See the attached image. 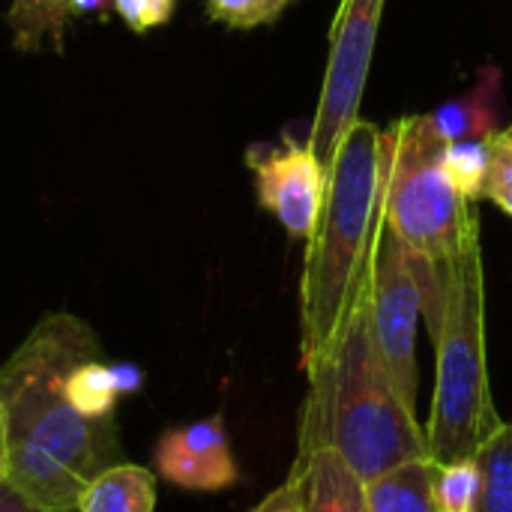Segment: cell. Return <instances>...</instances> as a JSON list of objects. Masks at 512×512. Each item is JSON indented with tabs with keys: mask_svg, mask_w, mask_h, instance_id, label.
Here are the masks:
<instances>
[{
	"mask_svg": "<svg viewBox=\"0 0 512 512\" xmlns=\"http://www.w3.org/2000/svg\"><path fill=\"white\" fill-rule=\"evenodd\" d=\"M99 357L81 318L51 312L0 366L6 483L42 510L75 512L84 486L123 462L114 417L78 402V372Z\"/></svg>",
	"mask_w": 512,
	"mask_h": 512,
	"instance_id": "1",
	"label": "cell"
},
{
	"mask_svg": "<svg viewBox=\"0 0 512 512\" xmlns=\"http://www.w3.org/2000/svg\"><path fill=\"white\" fill-rule=\"evenodd\" d=\"M306 378L297 453L327 447L363 483L402 462L432 459L417 408L405 402L375 348L366 303Z\"/></svg>",
	"mask_w": 512,
	"mask_h": 512,
	"instance_id": "3",
	"label": "cell"
},
{
	"mask_svg": "<svg viewBox=\"0 0 512 512\" xmlns=\"http://www.w3.org/2000/svg\"><path fill=\"white\" fill-rule=\"evenodd\" d=\"M291 474L300 483L306 512H369L366 483L327 447L297 453Z\"/></svg>",
	"mask_w": 512,
	"mask_h": 512,
	"instance_id": "10",
	"label": "cell"
},
{
	"mask_svg": "<svg viewBox=\"0 0 512 512\" xmlns=\"http://www.w3.org/2000/svg\"><path fill=\"white\" fill-rule=\"evenodd\" d=\"M444 138L429 114H408L381 132V222L420 264L423 312L438 321L447 264L453 261L477 201H465L444 174Z\"/></svg>",
	"mask_w": 512,
	"mask_h": 512,
	"instance_id": "5",
	"label": "cell"
},
{
	"mask_svg": "<svg viewBox=\"0 0 512 512\" xmlns=\"http://www.w3.org/2000/svg\"><path fill=\"white\" fill-rule=\"evenodd\" d=\"M504 135H507V141H510V144H512V123H510V126H507V129H504Z\"/></svg>",
	"mask_w": 512,
	"mask_h": 512,
	"instance_id": "25",
	"label": "cell"
},
{
	"mask_svg": "<svg viewBox=\"0 0 512 512\" xmlns=\"http://www.w3.org/2000/svg\"><path fill=\"white\" fill-rule=\"evenodd\" d=\"M435 462H402L366 483L369 512H438L435 510Z\"/></svg>",
	"mask_w": 512,
	"mask_h": 512,
	"instance_id": "11",
	"label": "cell"
},
{
	"mask_svg": "<svg viewBox=\"0 0 512 512\" xmlns=\"http://www.w3.org/2000/svg\"><path fill=\"white\" fill-rule=\"evenodd\" d=\"M252 512H306L303 510V495H300L297 477L288 474V480L276 492H270Z\"/></svg>",
	"mask_w": 512,
	"mask_h": 512,
	"instance_id": "21",
	"label": "cell"
},
{
	"mask_svg": "<svg viewBox=\"0 0 512 512\" xmlns=\"http://www.w3.org/2000/svg\"><path fill=\"white\" fill-rule=\"evenodd\" d=\"M0 483H6V411L0 405Z\"/></svg>",
	"mask_w": 512,
	"mask_h": 512,
	"instance_id": "23",
	"label": "cell"
},
{
	"mask_svg": "<svg viewBox=\"0 0 512 512\" xmlns=\"http://www.w3.org/2000/svg\"><path fill=\"white\" fill-rule=\"evenodd\" d=\"M381 234V129L357 120L327 171V195L300 279V363L315 366L345 333L372 285Z\"/></svg>",
	"mask_w": 512,
	"mask_h": 512,
	"instance_id": "2",
	"label": "cell"
},
{
	"mask_svg": "<svg viewBox=\"0 0 512 512\" xmlns=\"http://www.w3.org/2000/svg\"><path fill=\"white\" fill-rule=\"evenodd\" d=\"M441 165L447 180L465 201H480L489 168V138H465L444 144Z\"/></svg>",
	"mask_w": 512,
	"mask_h": 512,
	"instance_id": "16",
	"label": "cell"
},
{
	"mask_svg": "<svg viewBox=\"0 0 512 512\" xmlns=\"http://www.w3.org/2000/svg\"><path fill=\"white\" fill-rule=\"evenodd\" d=\"M366 312L375 348L393 384L405 402L417 408V324L423 315L420 264L384 222L378 234Z\"/></svg>",
	"mask_w": 512,
	"mask_h": 512,
	"instance_id": "7",
	"label": "cell"
},
{
	"mask_svg": "<svg viewBox=\"0 0 512 512\" xmlns=\"http://www.w3.org/2000/svg\"><path fill=\"white\" fill-rule=\"evenodd\" d=\"M474 512H512V423H501L474 453Z\"/></svg>",
	"mask_w": 512,
	"mask_h": 512,
	"instance_id": "14",
	"label": "cell"
},
{
	"mask_svg": "<svg viewBox=\"0 0 512 512\" xmlns=\"http://www.w3.org/2000/svg\"><path fill=\"white\" fill-rule=\"evenodd\" d=\"M0 512H54L42 510L36 504H30L24 495H18L9 483H0Z\"/></svg>",
	"mask_w": 512,
	"mask_h": 512,
	"instance_id": "22",
	"label": "cell"
},
{
	"mask_svg": "<svg viewBox=\"0 0 512 512\" xmlns=\"http://www.w3.org/2000/svg\"><path fill=\"white\" fill-rule=\"evenodd\" d=\"M156 468L168 483L189 492H222L240 477L222 417L165 432L156 447Z\"/></svg>",
	"mask_w": 512,
	"mask_h": 512,
	"instance_id": "9",
	"label": "cell"
},
{
	"mask_svg": "<svg viewBox=\"0 0 512 512\" xmlns=\"http://www.w3.org/2000/svg\"><path fill=\"white\" fill-rule=\"evenodd\" d=\"M384 3L387 0H342L333 18L321 99L309 132V147L324 171H330L342 135L360 120Z\"/></svg>",
	"mask_w": 512,
	"mask_h": 512,
	"instance_id": "6",
	"label": "cell"
},
{
	"mask_svg": "<svg viewBox=\"0 0 512 512\" xmlns=\"http://www.w3.org/2000/svg\"><path fill=\"white\" fill-rule=\"evenodd\" d=\"M435 333V396L429 414V456L435 465L474 459L483 441L504 423L498 417L486 366V273L480 213L468 222L447 264Z\"/></svg>",
	"mask_w": 512,
	"mask_h": 512,
	"instance_id": "4",
	"label": "cell"
},
{
	"mask_svg": "<svg viewBox=\"0 0 512 512\" xmlns=\"http://www.w3.org/2000/svg\"><path fill=\"white\" fill-rule=\"evenodd\" d=\"M432 126L438 135L450 141H465V138H492L495 117H498V75H489L483 87H477L471 96L453 99L435 111H429Z\"/></svg>",
	"mask_w": 512,
	"mask_h": 512,
	"instance_id": "13",
	"label": "cell"
},
{
	"mask_svg": "<svg viewBox=\"0 0 512 512\" xmlns=\"http://www.w3.org/2000/svg\"><path fill=\"white\" fill-rule=\"evenodd\" d=\"M207 15L231 30H252L276 21L294 0H204Z\"/></svg>",
	"mask_w": 512,
	"mask_h": 512,
	"instance_id": "18",
	"label": "cell"
},
{
	"mask_svg": "<svg viewBox=\"0 0 512 512\" xmlns=\"http://www.w3.org/2000/svg\"><path fill=\"white\" fill-rule=\"evenodd\" d=\"M105 0H66V12L69 15H78V12H90L96 6H102Z\"/></svg>",
	"mask_w": 512,
	"mask_h": 512,
	"instance_id": "24",
	"label": "cell"
},
{
	"mask_svg": "<svg viewBox=\"0 0 512 512\" xmlns=\"http://www.w3.org/2000/svg\"><path fill=\"white\" fill-rule=\"evenodd\" d=\"M249 165L258 204L270 210L291 237L309 240L327 195V171L309 141L285 138L279 147L252 150Z\"/></svg>",
	"mask_w": 512,
	"mask_h": 512,
	"instance_id": "8",
	"label": "cell"
},
{
	"mask_svg": "<svg viewBox=\"0 0 512 512\" xmlns=\"http://www.w3.org/2000/svg\"><path fill=\"white\" fill-rule=\"evenodd\" d=\"M480 198H489L512 219V144L504 132L489 138V168Z\"/></svg>",
	"mask_w": 512,
	"mask_h": 512,
	"instance_id": "19",
	"label": "cell"
},
{
	"mask_svg": "<svg viewBox=\"0 0 512 512\" xmlns=\"http://www.w3.org/2000/svg\"><path fill=\"white\" fill-rule=\"evenodd\" d=\"M156 507V480L147 468L120 462L99 477H93L75 512H153Z\"/></svg>",
	"mask_w": 512,
	"mask_h": 512,
	"instance_id": "12",
	"label": "cell"
},
{
	"mask_svg": "<svg viewBox=\"0 0 512 512\" xmlns=\"http://www.w3.org/2000/svg\"><path fill=\"white\" fill-rule=\"evenodd\" d=\"M66 0H12L6 12V24L12 30V42L18 51H39L45 42L54 51H63L66 33Z\"/></svg>",
	"mask_w": 512,
	"mask_h": 512,
	"instance_id": "15",
	"label": "cell"
},
{
	"mask_svg": "<svg viewBox=\"0 0 512 512\" xmlns=\"http://www.w3.org/2000/svg\"><path fill=\"white\" fill-rule=\"evenodd\" d=\"M477 501V465L474 459L435 468V510L474 512Z\"/></svg>",
	"mask_w": 512,
	"mask_h": 512,
	"instance_id": "17",
	"label": "cell"
},
{
	"mask_svg": "<svg viewBox=\"0 0 512 512\" xmlns=\"http://www.w3.org/2000/svg\"><path fill=\"white\" fill-rule=\"evenodd\" d=\"M111 3L135 33L165 24L174 12V0H111Z\"/></svg>",
	"mask_w": 512,
	"mask_h": 512,
	"instance_id": "20",
	"label": "cell"
}]
</instances>
